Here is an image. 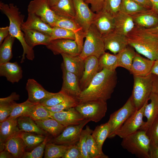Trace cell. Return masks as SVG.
<instances>
[{
	"mask_svg": "<svg viewBox=\"0 0 158 158\" xmlns=\"http://www.w3.org/2000/svg\"><path fill=\"white\" fill-rule=\"evenodd\" d=\"M20 96L15 92L8 96L0 99V122L7 118L12 111L15 101L19 99Z\"/></svg>",
	"mask_w": 158,
	"mask_h": 158,
	"instance_id": "cell-32",
	"label": "cell"
},
{
	"mask_svg": "<svg viewBox=\"0 0 158 158\" xmlns=\"http://www.w3.org/2000/svg\"><path fill=\"white\" fill-rule=\"evenodd\" d=\"M71 98H73L60 91L57 93H53L51 95L40 104L44 106L50 107L56 105L65 100Z\"/></svg>",
	"mask_w": 158,
	"mask_h": 158,
	"instance_id": "cell-45",
	"label": "cell"
},
{
	"mask_svg": "<svg viewBox=\"0 0 158 158\" xmlns=\"http://www.w3.org/2000/svg\"><path fill=\"white\" fill-rule=\"evenodd\" d=\"M23 31L26 43L32 49L38 45L46 46L51 41L50 35L38 31L30 30Z\"/></svg>",
	"mask_w": 158,
	"mask_h": 158,
	"instance_id": "cell-30",
	"label": "cell"
},
{
	"mask_svg": "<svg viewBox=\"0 0 158 158\" xmlns=\"http://www.w3.org/2000/svg\"><path fill=\"white\" fill-rule=\"evenodd\" d=\"M150 102L145 105L144 111V117L147 119L140 130L145 131L148 135L153 124L158 117V95L152 92L149 97Z\"/></svg>",
	"mask_w": 158,
	"mask_h": 158,
	"instance_id": "cell-16",
	"label": "cell"
},
{
	"mask_svg": "<svg viewBox=\"0 0 158 158\" xmlns=\"http://www.w3.org/2000/svg\"><path fill=\"white\" fill-rule=\"evenodd\" d=\"M84 70L79 80L82 91L87 88L96 74L101 71L99 64L98 58L94 56H90L84 59Z\"/></svg>",
	"mask_w": 158,
	"mask_h": 158,
	"instance_id": "cell-15",
	"label": "cell"
},
{
	"mask_svg": "<svg viewBox=\"0 0 158 158\" xmlns=\"http://www.w3.org/2000/svg\"><path fill=\"white\" fill-rule=\"evenodd\" d=\"M117 83L116 70L103 69L95 76L88 87L82 91L79 103L93 100L107 102L110 99Z\"/></svg>",
	"mask_w": 158,
	"mask_h": 158,
	"instance_id": "cell-1",
	"label": "cell"
},
{
	"mask_svg": "<svg viewBox=\"0 0 158 158\" xmlns=\"http://www.w3.org/2000/svg\"><path fill=\"white\" fill-rule=\"evenodd\" d=\"M0 158H14L12 154L9 152L4 150L0 152Z\"/></svg>",
	"mask_w": 158,
	"mask_h": 158,
	"instance_id": "cell-58",
	"label": "cell"
},
{
	"mask_svg": "<svg viewBox=\"0 0 158 158\" xmlns=\"http://www.w3.org/2000/svg\"><path fill=\"white\" fill-rule=\"evenodd\" d=\"M62 158H82L81 152L77 144L69 145Z\"/></svg>",
	"mask_w": 158,
	"mask_h": 158,
	"instance_id": "cell-51",
	"label": "cell"
},
{
	"mask_svg": "<svg viewBox=\"0 0 158 158\" xmlns=\"http://www.w3.org/2000/svg\"><path fill=\"white\" fill-rule=\"evenodd\" d=\"M48 1L51 7L55 5L59 0H48Z\"/></svg>",
	"mask_w": 158,
	"mask_h": 158,
	"instance_id": "cell-62",
	"label": "cell"
},
{
	"mask_svg": "<svg viewBox=\"0 0 158 158\" xmlns=\"http://www.w3.org/2000/svg\"><path fill=\"white\" fill-rule=\"evenodd\" d=\"M147 100L142 107L137 110L116 132L115 135L122 139L140 130L144 124V111Z\"/></svg>",
	"mask_w": 158,
	"mask_h": 158,
	"instance_id": "cell-10",
	"label": "cell"
},
{
	"mask_svg": "<svg viewBox=\"0 0 158 158\" xmlns=\"http://www.w3.org/2000/svg\"><path fill=\"white\" fill-rule=\"evenodd\" d=\"M83 0L84 1L85 0Z\"/></svg>",
	"mask_w": 158,
	"mask_h": 158,
	"instance_id": "cell-63",
	"label": "cell"
},
{
	"mask_svg": "<svg viewBox=\"0 0 158 158\" xmlns=\"http://www.w3.org/2000/svg\"><path fill=\"white\" fill-rule=\"evenodd\" d=\"M110 132V127L108 122L97 126L93 130L91 135L97 143L100 150L103 152V144Z\"/></svg>",
	"mask_w": 158,
	"mask_h": 158,
	"instance_id": "cell-38",
	"label": "cell"
},
{
	"mask_svg": "<svg viewBox=\"0 0 158 158\" xmlns=\"http://www.w3.org/2000/svg\"><path fill=\"white\" fill-rule=\"evenodd\" d=\"M123 148L138 157L150 158L151 140L147 132L139 130L122 139Z\"/></svg>",
	"mask_w": 158,
	"mask_h": 158,
	"instance_id": "cell-4",
	"label": "cell"
},
{
	"mask_svg": "<svg viewBox=\"0 0 158 158\" xmlns=\"http://www.w3.org/2000/svg\"><path fill=\"white\" fill-rule=\"evenodd\" d=\"M99 59V64L100 70L106 69L111 71L116 70L118 67L117 54H112L105 52Z\"/></svg>",
	"mask_w": 158,
	"mask_h": 158,
	"instance_id": "cell-40",
	"label": "cell"
},
{
	"mask_svg": "<svg viewBox=\"0 0 158 158\" xmlns=\"http://www.w3.org/2000/svg\"><path fill=\"white\" fill-rule=\"evenodd\" d=\"M23 71L16 62H9L0 64V75L5 77L9 82L18 83L23 77Z\"/></svg>",
	"mask_w": 158,
	"mask_h": 158,
	"instance_id": "cell-24",
	"label": "cell"
},
{
	"mask_svg": "<svg viewBox=\"0 0 158 158\" xmlns=\"http://www.w3.org/2000/svg\"><path fill=\"white\" fill-rule=\"evenodd\" d=\"M115 31L127 36L135 26L132 16L120 11L114 17Z\"/></svg>",
	"mask_w": 158,
	"mask_h": 158,
	"instance_id": "cell-27",
	"label": "cell"
},
{
	"mask_svg": "<svg viewBox=\"0 0 158 158\" xmlns=\"http://www.w3.org/2000/svg\"><path fill=\"white\" fill-rule=\"evenodd\" d=\"M150 73L158 75V59L154 61Z\"/></svg>",
	"mask_w": 158,
	"mask_h": 158,
	"instance_id": "cell-59",
	"label": "cell"
},
{
	"mask_svg": "<svg viewBox=\"0 0 158 158\" xmlns=\"http://www.w3.org/2000/svg\"><path fill=\"white\" fill-rule=\"evenodd\" d=\"M85 39L79 55L84 60L90 56L99 58L105 52L103 36L93 24L86 33Z\"/></svg>",
	"mask_w": 158,
	"mask_h": 158,
	"instance_id": "cell-5",
	"label": "cell"
},
{
	"mask_svg": "<svg viewBox=\"0 0 158 158\" xmlns=\"http://www.w3.org/2000/svg\"><path fill=\"white\" fill-rule=\"evenodd\" d=\"M154 61L145 58L136 53L129 71L133 75H147L150 73Z\"/></svg>",
	"mask_w": 158,
	"mask_h": 158,
	"instance_id": "cell-23",
	"label": "cell"
},
{
	"mask_svg": "<svg viewBox=\"0 0 158 158\" xmlns=\"http://www.w3.org/2000/svg\"><path fill=\"white\" fill-rule=\"evenodd\" d=\"M49 140L46 136L44 140L40 144L37 146L31 151L25 152L23 158H42L43 155L45 146Z\"/></svg>",
	"mask_w": 158,
	"mask_h": 158,
	"instance_id": "cell-49",
	"label": "cell"
},
{
	"mask_svg": "<svg viewBox=\"0 0 158 158\" xmlns=\"http://www.w3.org/2000/svg\"><path fill=\"white\" fill-rule=\"evenodd\" d=\"M154 75L150 73L145 76L133 75L134 84L131 96L137 110L141 108L145 102L149 100L152 92Z\"/></svg>",
	"mask_w": 158,
	"mask_h": 158,
	"instance_id": "cell-6",
	"label": "cell"
},
{
	"mask_svg": "<svg viewBox=\"0 0 158 158\" xmlns=\"http://www.w3.org/2000/svg\"><path fill=\"white\" fill-rule=\"evenodd\" d=\"M9 34V26L0 28V44L5 38Z\"/></svg>",
	"mask_w": 158,
	"mask_h": 158,
	"instance_id": "cell-54",
	"label": "cell"
},
{
	"mask_svg": "<svg viewBox=\"0 0 158 158\" xmlns=\"http://www.w3.org/2000/svg\"><path fill=\"white\" fill-rule=\"evenodd\" d=\"M148 135L151 140L150 148L158 145V117L153 124Z\"/></svg>",
	"mask_w": 158,
	"mask_h": 158,
	"instance_id": "cell-52",
	"label": "cell"
},
{
	"mask_svg": "<svg viewBox=\"0 0 158 158\" xmlns=\"http://www.w3.org/2000/svg\"><path fill=\"white\" fill-rule=\"evenodd\" d=\"M134 49L128 45L117 54L118 67L123 68L130 71L136 53Z\"/></svg>",
	"mask_w": 158,
	"mask_h": 158,
	"instance_id": "cell-36",
	"label": "cell"
},
{
	"mask_svg": "<svg viewBox=\"0 0 158 158\" xmlns=\"http://www.w3.org/2000/svg\"><path fill=\"white\" fill-rule=\"evenodd\" d=\"M78 103L77 100L71 98L56 105L50 107H45L50 112L56 113L65 111L71 108L75 107Z\"/></svg>",
	"mask_w": 158,
	"mask_h": 158,
	"instance_id": "cell-47",
	"label": "cell"
},
{
	"mask_svg": "<svg viewBox=\"0 0 158 158\" xmlns=\"http://www.w3.org/2000/svg\"><path fill=\"white\" fill-rule=\"evenodd\" d=\"M37 104L30 102L28 99L20 103H17L15 102L12 112L8 118H18L22 116H30Z\"/></svg>",
	"mask_w": 158,
	"mask_h": 158,
	"instance_id": "cell-35",
	"label": "cell"
},
{
	"mask_svg": "<svg viewBox=\"0 0 158 158\" xmlns=\"http://www.w3.org/2000/svg\"><path fill=\"white\" fill-rule=\"evenodd\" d=\"M19 132L9 138L4 143L5 150L10 152L15 158H22L25 152L26 146L19 135Z\"/></svg>",
	"mask_w": 158,
	"mask_h": 158,
	"instance_id": "cell-29",
	"label": "cell"
},
{
	"mask_svg": "<svg viewBox=\"0 0 158 158\" xmlns=\"http://www.w3.org/2000/svg\"><path fill=\"white\" fill-rule=\"evenodd\" d=\"M133 0L147 9H152V6L149 0Z\"/></svg>",
	"mask_w": 158,
	"mask_h": 158,
	"instance_id": "cell-55",
	"label": "cell"
},
{
	"mask_svg": "<svg viewBox=\"0 0 158 158\" xmlns=\"http://www.w3.org/2000/svg\"><path fill=\"white\" fill-rule=\"evenodd\" d=\"M27 10L28 13L35 14L51 27L55 26L57 16L51 9L48 0H32Z\"/></svg>",
	"mask_w": 158,
	"mask_h": 158,
	"instance_id": "cell-9",
	"label": "cell"
},
{
	"mask_svg": "<svg viewBox=\"0 0 158 158\" xmlns=\"http://www.w3.org/2000/svg\"><path fill=\"white\" fill-rule=\"evenodd\" d=\"M93 130L88 126L85 129L82 130L79 139L77 144L81 153L82 158H89L86 149V142L89 135L91 134Z\"/></svg>",
	"mask_w": 158,
	"mask_h": 158,
	"instance_id": "cell-44",
	"label": "cell"
},
{
	"mask_svg": "<svg viewBox=\"0 0 158 158\" xmlns=\"http://www.w3.org/2000/svg\"><path fill=\"white\" fill-rule=\"evenodd\" d=\"M137 110L130 96L122 107L110 115L107 122L110 127L108 138L114 137L116 132Z\"/></svg>",
	"mask_w": 158,
	"mask_h": 158,
	"instance_id": "cell-8",
	"label": "cell"
},
{
	"mask_svg": "<svg viewBox=\"0 0 158 158\" xmlns=\"http://www.w3.org/2000/svg\"><path fill=\"white\" fill-rule=\"evenodd\" d=\"M96 13V16L92 24L103 36L114 31V17L103 9Z\"/></svg>",
	"mask_w": 158,
	"mask_h": 158,
	"instance_id": "cell-19",
	"label": "cell"
},
{
	"mask_svg": "<svg viewBox=\"0 0 158 158\" xmlns=\"http://www.w3.org/2000/svg\"><path fill=\"white\" fill-rule=\"evenodd\" d=\"M51 115L52 118L56 120L66 127L79 124L85 119L75 107L59 112H51Z\"/></svg>",
	"mask_w": 158,
	"mask_h": 158,
	"instance_id": "cell-18",
	"label": "cell"
},
{
	"mask_svg": "<svg viewBox=\"0 0 158 158\" xmlns=\"http://www.w3.org/2000/svg\"><path fill=\"white\" fill-rule=\"evenodd\" d=\"M75 108L85 119L97 123L105 116L107 104L106 101L93 100L78 103Z\"/></svg>",
	"mask_w": 158,
	"mask_h": 158,
	"instance_id": "cell-7",
	"label": "cell"
},
{
	"mask_svg": "<svg viewBox=\"0 0 158 158\" xmlns=\"http://www.w3.org/2000/svg\"><path fill=\"white\" fill-rule=\"evenodd\" d=\"M35 121L41 129L55 137L59 135L66 128L52 118Z\"/></svg>",
	"mask_w": 158,
	"mask_h": 158,
	"instance_id": "cell-34",
	"label": "cell"
},
{
	"mask_svg": "<svg viewBox=\"0 0 158 158\" xmlns=\"http://www.w3.org/2000/svg\"><path fill=\"white\" fill-rule=\"evenodd\" d=\"M26 89L28 94V99L35 104H40L53 93L46 90L33 79L27 80Z\"/></svg>",
	"mask_w": 158,
	"mask_h": 158,
	"instance_id": "cell-21",
	"label": "cell"
},
{
	"mask_svg": "<svg viewBox=\"0 0 158 158\" xmlns=\"http://www.w3.org/2000/svg\"><path fill=\"white\" fill-rule=\"evenodd\" d=\"M65 68L68 71L76 75L79 80L84 70V60L79 55L72 56L65 54H61Z\"/></svg>",
	"mask_w": 158,
	"mask_h": 158,
	"instance_id": "cell-26",
	"label": "cell"
},
{
	"mask_svg": "<svg viewBox=\"0 0 158 158\" xmlns=\"http://www.w3.org/2000/svg\"><path fill=\"white\" fill-rule=\"evenodd\" d=\"M126 37L128 45L137 53L153 61L158 59V37L136 26Z\"/></svg>",
	"mask_w": 158,
	"mask_h": 158,
	"instance_id": "cell-3",
	"label": "cell"
},
{
	"mask_svg": "<svg viewBox=\"0 0 158 158\" xmlns=\"http://www.w3.org/2000/svg\"><path fill=\"white\" fill-rule=\"evenodd\" d=\"M15 38L9 34L0 47V64L9 62L13 57L12 49Z\"/></svg>",
	"mask_w": 158,
	"mask_h": 158,
	"instance_id": "cell-37",
	"label": "cell"
},
{
	"mask_svg": "<svg viewBox=\"0 0 158 158\" xmlns=\"http://www.w3.org/2000/svg\"><path fill=\"white\" fill-rule=\"evenodd\" d=\"M105 0H85L87 4L91 5V9L93 12L97 13L102 10Z\"/></svg>",
	"mask_w": 158,
	"mask_h": 158,
	"instance_id": "cell-53",
	"label": "cell"
},
{
	"mask_svg": "<svg viewBox=\"0 0 158 158\" xmlns=\"http://www.w3.org/2000/svg\"><path fill=\"white\" fill-rule=\"evenodd\" d=\"M103 37L105 50H108L114 54L128 45L126 36L115 30Z\"/></svg>",
	"mask_w": 158,
	"mask_h": 158,
	"instance_id": "cell-17",
	"label": "cell"
},
{
	"mask_svg": "<svg viewBox=\"0 0 158 158\" xmlns=\"http://www.w3.org/2000/svg\"><path fill=\"white\" fill-rule=\"evenodd\" d=\"M86 149L89 158H108L109 157L101 152L94 139L90 134L86 142Z\"/></svg>",
	"mask_w": 158,
	"mask_h": 158,
	"instance_id": "cell-42",
	"label": "cell"
},
{
	"mask_svg": "<svg viewBox=\"0 0 158 158\" xmlns=\"http://www.w3.org/2000/svg\"><path fill=\"white\" fill-rule=\"evenodd\" d=\"M19 136L23 140L26 148L29 149L36 147L44 140L46 136L35 133L20 131Z\"/></svg>",
	"mask_w": 158,
	"mask_h": 158,
	"instance_id": "cell-39",
	"label": "cell"
},
{
	"mask_svg": "<svg viewBox=\"0 0 158 158\" xmlns=\"http://www.w3.org/2000/svg\"><path fill=\"white\" fill-rule=\"evenodd\" d=\"M50 37L51 40L59 39H70L75 40V35L72 32L57 26L53 27Z\"/></svg>",
	"mask_w": 158,
	"mask_h": 158,
	"instance_id": "cell-48",
	"label": "cell"
},
{
	"mask_svg": "<svg viewBox=\"0 0 158 158\" xmlns=\"http://www.w3.org/2000/svg\"><path fill=\"white\" fill-rule=\"evenodd\" d=\"M55 26L63 28L72 32L75 35V41L80 53L83 45V39L86 34L82 27L75 20L63 18L57 16ZM54 26V27H55Z\"/></svg>",
	"mask_w": 158,
	"mask_h": 158,
	"instance_id": "cell-20",
	"label": "cell"
},
{
	"mask_svg": "<svg viewBox=\"0 0 158 158\" xmlns=\"http://www.w3.org/2000/svg\"><path fill=\"white\" fill-rule=\"evenodd\" d=\"M17 118H8L0 122V142L4 144L11 137L20 131Z\"/></svg>",
	"mask_w": 158,
	"mask_h": 158,
	"instance_id": "cell-31",
	"label": "cell"
},
{
	"mask_svg": "<svg viewBox=\"0 0 158 158\" xmlns=\"http://www.w3.org/2000/svg\"><path fill=\"white\" fill-rule=\"evenodd\" d=\"M150 158H158V145L150 149Z\"/></svg>",
	"mask_w": 158,
	"mask_h": 158,
	"instance_id": "cell-57",
	"label": "cell"
},
{
	"mask_svg": "<svg viewBox=\"0 0 158 158\" xmlns=\"http://www.w3.org/2000/svg\"><path fill=\"white\" fill-rule=\"evenodd\" d=\"M75 11V20L86 33L96 16L83 0H73Z\"/></svg>",
	"mask_w": 158,
	"mask_h": 158,
	"instance_id": "cell-13",
	"label": "cell"
},
{
	"mask_svg": "<svg viewBox=\"0 0 158 158\" xmlns=\"http://www.w3.org/2000/svg\"><path fill=\"white\" fill-rule=\"evenodd\" d=\"M30 116L34 121L52 118L51 112L40 103L35 105Z\"/></svg>",
	"mask_w": 158,
	"mask_h": 158,
	"instance_id": "cell-46",
	"label": "cell"
},
{
	"mask_svg": "<svg viewBox=\"0 0 158 158\" xmlns=\"http://www.w3.org/2000/svg\"><path fill=\"white\" fill-rule=\"evenodd\" d=\"M135 26L145 29H149L158 25V14L152 9L131 15Z\"/></svg>",
	"mask_w": 158,
	"mask_h": 158,
	"instance_id": "cell-22",
	"label": "cell"
},
{
	"mask_svg": "<svg viewBox=\"0 0 158 158\" xmlns=\"http://www.w3.org/2000/svg\"><path fill=\"white\" fill-rule=\"evenodd\" d=\"M21 29L22 31L26 30H35L51 36L53 27L44 22L35 14L28 13L27 19L22 24Z\"/></svg>",
	"mask_w": 158,
	"mask_h": 158,
	"instance_id": "cell-25",
	"label": "cell"
},
{
	"mask_svg": "<svg viewBox=\"0 0 158 158\" xmlns=\"http://www.w3.org/2000/svg\"><path fill=\"white\" fill-rule=\"evenodd\" d=\"M122 0H105L103 9L113 17L120 11Z\"/></svg>",
	"mask_w": 158,
	"mask_h": 158,
	"instance_id": "cell-50",
	"label": "cell"
},
{
	"mask_svg": "<svg viewBox=\"0 0 158 158\" xmlns=\"http://www.w3.org/2000/svg\"><path fill=\"white\" fill-rule=\"evenodd\" d=\"M90 121L85 119L79 124L66 127L59 135L55 138L54 143L67 146L77 144L83 128Z\"/></svg>",
	"mask_w": 158,
	"mask_h": 158,
	"instance_id": "cell-11",
	"label": "cell"
},
{
	"mask_svg": "<svg viewBox=\"0 0 158 158\" xmlns=\"http://www.w3.org/2000/svg\"><path fill=\"white\" fill-rule=\"evenodd\" d=\"M50 7L57 16L75 20V11L73 0H59Z\"/></svg>",
	"mask_w": 158,
	"mask_h": 158,
	"instance_id": "cell-28",
	"label": "cell"
},
{
	"mask_svg": "<svg viewBox=\"0 0 158 158\" xmlns=\"http://www.w3.org/2000/svg\"><path fill=\"white\" fill-rule=\"evenodd\" d=\"M152 92L158 95V75H155L152 83Z\"/></svg>",
	"mask_w": 158,
	"mask_h": 158,
	"instance_id": "cell-56",
	"label": "cell"
},
{
	"mask_svg": "<svg viewBox=\"0 0 158 158\" xmlns=\"http://www.w3.org/2000/svg\"><path fill=\"white\" fill-rule=\"evenodd\" d=\"M0 9L8 17L9 21V34L17 39L20 42L23 49L21 63L25 59L33 60L35 58L33 49L30 47L26 43L21 26L24 23V15L22 14L17 6L13 3L5 4L0 2Z\"/></svg>",
	"mask_w": 158,
	"mask_h": 158,
	"instance_id": "cell-2",
	"label": "cell"
},
{
	"mask_svg": "<svg viewBox=\"0 0 158 158\" xmlns=\"http://www.w3.org/2000/svg\"><path fill=\"white\" fill-rule=\"evenodd\" d=\"M145 29L148 32L158 37V25L153 28Z\"/></svg>",
	"mask_w": 158,
	"mask_h": 158,
	"instance_id": "cell-61",
	"label": "cell"
},
{
	"mask_svg": "<svg viewBox=\"0 0 158 158\" xmlns=\"http://www.w3.org/2000/svg\"><path fill=\"white\" fill-rule=\"evenodd\" d=\"M20 131L31 133L47 136L48 133L40 127L29 116L20 117L17 119Z\"/></svg>",
	"mask_w": 158,
	"mask_h": 158,
	"instance_id": "cell-33",
	"label": "cell"
},
{
	"mask_svg": "<svg viewBox=\"0 0 158 158\" xmlns=\"http://www.w3.org/2000/svg\"><path fill=\"white\" fill-rule=\"evenodd\" d=\"M147 9L133 0H122L120 11L132 15Z\"/></svg>",
	"mask_w": 158,
	"mask_h": 158,
	"instance_id": "cell-43",
	"label": "cell"
},
{
	"mask_svg": "<svg viewBox=\"0 0 158 158\" xmlns=\"http://www.w3.org/2000/svg\"><path fill=\"white\" fill-rule=\"evenodd\" d=\"M68 146L62 145H56L55 143H47L45 149L44 158H62Z\"/></svg>",
	"mask_w": 158,
	"mask_h": 158,
	"instance_id": "cell-41",
	"label": "cell"
},
{
	"mask_svg": "<svg viewBox=\"0 0 158 158\" xmlns=\"http://www.w3.org/2000/svg\"><path fill=\"white\" fill-rule=\"evenodd\" d=\"M61 68L63 81L60 91L78 100L82 92L79 79L76 75L67 71L62 63Z\"/></svg>",
	"mask_w": 158,
	"mask_h": 158,
	"instance_id": "cell-14",
	"label": "cell"
},
{
	"mask_svg": "<svg viewBox=\"0 0 158 158\" xmlns=\"http://www.w3.org/2000/svg\"><path fill=\"white\" fill-rule=\"evenodd\" d=\"M149 1L152 6V9L158 14V0Z\"/></svg>",
	"mask_w": 158,
	"mask_h": 158,
	"instance_id": "cell-60",
	"label": "cell"
},
{
	"mask_svg": "<svg viewBox=\"0 0 158 158\" xmlns=\"http://www.w3.org/2000/svg\"><path fill=\"white\" fill-rule=\"evenodd\" d=\"M46 47L54 55L65 54L75 56L80 54L77 42L71 39H59L52 40Z\"/></svg>",
	"mask_w": 158,
	"mask_h": 158,
	"instance_id": "cell-12",
	"label": "cell"
}]
</instances>
